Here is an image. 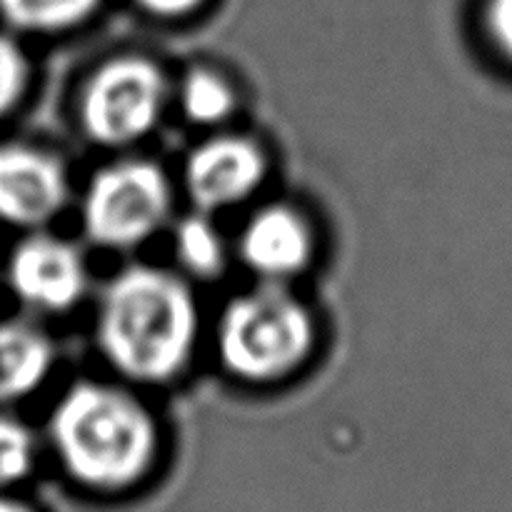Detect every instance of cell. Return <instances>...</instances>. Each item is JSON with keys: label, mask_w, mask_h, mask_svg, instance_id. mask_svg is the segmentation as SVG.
<instances>
[{"label": "cell", "mask_w": 512, "mask_h": 512, "mask_svg": "<svg viewBox=\"0 0 512 512\" xmlns=\"http://www.w3.org/2000/svg\"><path fill=\"white\" fill-rule=\"evenodd\" d=\"M198 325L185 280L153 265H128L100 293L95 338L123 378L163 385L188 368Z\"/></svg>", "instance_id": "6da1fadb"}, {"label": "cell", "mask_w": 512, "mask_h": 512, "mask_svg": "<svg viewBox=\"0 0 512 512\" xmlns=\"http://www.w3.org/2000/svg\"><path fill=\"white\" fill-rule=\"evenodd\" d=\"M65 470L90 488H125L143 478L158 448L153 415L128 390L80 380L50 415Z\"/></svg>", "instance_id": "7a4b0ae2"}, {"label": "cell", "mask_w": 512, "mask_h": 512, "mask_svg": "<svg viewBox=\"0 0 512 512\" xmlns=\"http://www.w3.org/2000/svg\"><path fill=\"white\" fill-rule=\"evenodd\" d=\"M315 343L308 305L285 283H263L228 300L218 320L223 368L245 383L283 380L303 365Z\"/></svg>", "instance_id": "3957f363"}, {"label": "cell", "mask_w": 512, "mask_h": 512, "mask_svg": "<svg viewBox=\"0 0 512 512\" xmlns=\"http://www.w3.org/2000/svg\"><path fill=\"white\" fill-rule=\"evenodd\" d=\"M170 203V183L158 165L150 160H120L100 168L88 183L83 230L98 248H138L163 228Z\"/></svg>", "instance_id": "277c9868"}, {"label": "cell", "mask_w": 512, "mask_h": 512, "mask_svg": "<svg viewBox=\"0 0 512 512\" xmlns=\"http://www.w3.org/2000/svg\"><path fill=\"white\" fill-rule=\"evenodd\" d=\"M168 103V80L145 55L105 60L80 95V128L103 148L138 143L158 125Z\"/></svg>", "instance_id": "5b68a950"}, {"label": "cell", "mask_w": 512, "mask_h": 512, "mask_svg": "<svg viewBox=\"0 0 512 512\" xmlns=\"http://www.w3.org/2000/svg\"><path fill=\"white\" fill-rule=\"evenodd\" d=\"M8 283L28 308L68 313L88 293V265L78 245L48 233H33L15 245Z\"/></svg>", "instance_id": "8992f818"}, {"label": "cell", "mask_w": 512, "mask_h": 512, "mask_svg": "<svg viewBox=\"0 0 512 512\" xmlns=\"http://www.w3.org/2000/svg\"><path fill=\"white\" fill-rule=\"evenodd\" d=\"M268 175V155L245 135H215L185 160V190L203 213L248 200Z\"/></svg>", "instance_id": "52a82bcc"}, {"label": "cell", "mask_w": 512, "mask_h": 512, "mask_svg": "<svg viewBox=\"0 0 512 512\" xmlns=\"http://www.w3.org/2000/svg\"><path fill=\"white\" fill-rule=\"evenodd\" d=\"M68 190V173L55 155L33 145H0V220L40 228L65 208Z\"/></svg>", "instance_id": "ba28073f"}, {"label": "cell", "mask_w": 512, "mask_h": 512, "mask_svg": "<svg viewBox=\"0 0 512 512\" xmlns=\"http://www.w3.org/2000/svg\"><path fill=\"white\" fill-rule=\"evenodd\" d=\"M313 230L290 205L260 208L245 223L238 253L245 268L263 283H288L313 260Z\"/></svg>", "instance_id": "9c48e42d"}, {"label": "cell", "mask_w": 512, "mask_h": 512, "mask_svg": "<svg viewBox=\"0 0 512 512\" xmlns=\"http://www.w3.org/2000/svg\"><path fill=\"white\" fill-rule=\"evenodd\" d=\"M55 363L53 340L30 323H0V403L35 393Z\"/></svg>", "instance_id": "30bf717a"}, {"label": "cell", "mask_w": 512, "mask_h": 512, "mask_svg": "<svg viewBox=\"0 0 512 512\" xmlns=\"http://www.w3.org/2000/svg\"><path fill=\"white\" fill-rule=\"evenodd\" d=\"M173 245L180 265L195 278L213 280L228 265V248H225L223 235L210 220V213H203V210L178 220L173 230Z\"/></svg>", "instance_id": "8fae6325"}, {"label": "cell", "mask_w": 512, "mask_h": 512, "mask_svg": "<svg viewBox=\"0 0 512 512\" xmlns=\"http://www.w3.org/2000/svg\"><path fill=\"white\" fill-rule=\"evenodd\" d=\"M103 0H0V15L13 28L60 33L93 18Z\"/></svg>", "instance_id": "7c38bea8"}, {"label": "cell", "mask_w": 512, "mask_h": 512, "mask_svg": "<svg viewBox=\"0 0 512 512\" xmlns=\"http://www.w3.org/2000/svg\"><path fill=\"white\" fill-rule=\"evenodd\" d=\"M180 110L195 125H218L235 110V90L220 73L195 68L183 78L178 95Z\"/></svg>", "instance_id": "4fadbf2b"}, {"label": "cell", "mask_w": 512, "mask_h": 512, "mask_svg": "<svg viewBox=\"0 0 512 512\" xmlns=\"http://www.w3.org/2000/svg\"><path fill=\"white\" fill-rule=\"evenodd\" d=\"M33 468V435L18 420L0 415V485L28 475Z\"/></svg>", "instance_id": "5bb4252c"}, {"label": "cell", "mask_w": 512, "mask_h": 512, "mask_svg": "<svg viewBox=\"0 0 512 512\" xmlns=\"http://www.w3.org/2000/svg\"><path fill=\"white\" fill-rule=\"evenodd\" d=\"M30 85V63L13 38L0 33V118L20 103Z\"/></svg>", "instance_id": "9a60e30c"}, {"label": "cell", "mask_w": 512, "mask_h": 512, "mask_svg": "<svg viewBox=\"0 0 512 512\" xmlns=\"http://www.w3.org/2000/svg\"><path fill=\"white\" fill-rule=\"evenodd\" d=\"M485 23L495 48L512 60V0H488Z\"/></svg>", "instance_id": "2e32d148"}, {"label": "cell", "mask_w": 512, "mask_h": 512, "mask_svg": "<svg viewBox=\"0 0 512 512\" xmlns=\"http://www.w3.org/2000/svg\"><path fill=\"white\" fill-rule=\"evenodd\" d=\"M135 3H138L145 13L155 15V18L175 20L195 13L205 0H135Z\"/></svg>", "instance_id": "e0dca14e"}, {"label": "cell", "mask_w": 512, "mask_h": 512, "mask_svg": "<svg viewBox=\"0 0 512 512\" xmlns=\"http://www.w3.org/2000/svg\"><path fill=\"white\" fill-rule=\"evenodd\" d=\"M0 512H28V510L20 508L18 503H10V500H0Z\"/></svg>", "instance_id": "ac0fdd59"}]
</instances>
